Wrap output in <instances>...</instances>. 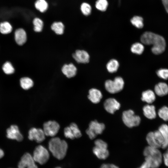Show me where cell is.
Segmentation results:
<instances>
[{"mask_svg":"<svg viewBox=\"0 0 168 168\" xmlns=\"http://www.w3.org/2000/svg\"><path fill=\"white\" fill-rule=\"evenodd\" d=\"M141 42L145 45H152V51L158 55L164 52L166 47L164 38L161 36L153 32L147 31L143 33L140 38Z\"/></svg>","mask_w":168,"mask_h":168,"instance_id":"1","label":"cell"},{"mask_svg":"<svg viewBox=\"0 0 168 168\" xmlns=\"http://www.w3.org/2000/svg\"><path fill=\"white\" fill-rule=\"evenodd\" d=\"M67 142L58 137H53L49 142V148L53 156L59 160L63 159L67 152Z\"/></svg>","mask_w":168,"mask_h":168,"instance_id":"2","label":"cell"},{"mask_svg":"<svg viewBox=\"0 0 168 168\" xmlns=\"http://www.w3.org/2000/svg\"><path fill=\"white\" fill-rule=\"evenodd\" d=\"M143 155L145 161L149 164L151 168H158L163 161L162 155L159 149L149 146L144 149Z\"/></svg>","mask_w":168,"mask_h":168,"instance_id":"3","label":"cell"},{"mask_svg":"<svg viewBox=\"0 0 168 168\" xmlns=\"http://www.w3.org/2000/svg\"><path fill=\"white\" fill-rule=\"evenodd\" d=\"M94 143L95 146L93 149L94 154L99 159L105 160L107 158L109 154L107 143L100 139L96 140Z\"/></svg>","mask_w":168,"mask_h":168,"instance_id":"4","label":"cell"},{"mask_svg":"<svg viewBox=\"0 0 168 168\" xmlns=\"http://www.w3.org/2000/svg\"><path fill=\"white\" fill-rule=\"evenodd\" d=\"M105 85L107 91L110 93L114 94L120 91L123 89L124 82L121 77H117L113 80H106Z\"/></svg>","mask_w":168,"mask_h":168,"instance_id":"5","label":"cell"},{"mask_svg":"<svg viewBox=\"0 0 168 168\" xmlns=\"http://www.w3.org/2000/svg\"><path fill=\"white\" fill-rule=\"evenodd\" d=\"M122 118L124 124L129 128L138 126L141 122L140 117L135 115L134 111L131 110L124 111Z\"/></svg>","mask_w":168,"mask_h":168,"instance_id":"6","label":"cell"},{"mask_svg":"<svg viewBox=\"0 0 168 168\" xmlns=\"http://www.w3.org/2000/svg\"><path fill=\"white\" fill-rule=\"evenodd\" d=\"M33 157L35 162L43 165L46 163L49 159V155L48 151L45 147L39 145L35 148Z\"/></svg>","mask_w":168,"mask_h":168,"instance_id":"7","label":"cell"},{"mask_svg":"<svg viewBox=\"0 0 168 168\" xmlns=\"http://www.w3.org/2000/svg\"><path fill=\"white\" fill-rule=\"evenodd\" d=\"M105 127V125L103 123H99L96 120L91 121L86 130V133L90 139H93L97 135L102 133Z\"/></svg>","mask_w":168,"mask_h":168,"instance_id":"8","label":"cell"},{"mask_svg":"<svg viewBox=\"0 0 168 168\" xmlns=\"http://www.w3.org/2000/svg\"><path fill=\"white\" fill-rule=\"evenodd\" d=\"M58 123L55 121H49L43 125V130L45 136L52 137L58 133L60 128Z\"/></svg>","mask_w":168,"mask_h":168,"instance_id":"9","label":"cell"},{"mask_svg":"<svg viewBox=\"0 0 168 168\" xmlns=\"http://www.w3.org/2000/svg\"><path fill=\"white\" fill-rule=\"evenodd\" d=\"M33 156L26 153L21 157L18 165V168H38Z\"/></svg>","mask_w":168,"mask_h":168,"instance_id":"10","label":"cell"},{"mask_svg":"<svg viewBox=\"0 0 168 168\" xmlns=\"http://www.w3.org/2000/svg\"><path fill=\"white\" fill-rule=\"evenodd\" d=\"M45 135L43 129L40 128H32L28 132V138L30 140H35L38 143H40L45 139Z\"/></svg>","mask_w":168,"mask_h":168,"instance_id":"11","label":"cell"},{"mask_svg":"<svg viewBox=\"0 0 168 168\" xmlns=\"http://www.w3.org/2000/svg\"><path fill=\"white\" fill-rule=\"evenodd\" d=\"M120 106V103L115 99L109 98L106 99L104 103V107L108 112L113 114Z\"/></svg>","mask_w":168,"mask_h":168,"instance_id":"12","label":"cell"},{"mask_svg":"<svg viewBox=\"0 0 168 168\" xmlns=\"http://www.w3.org/2000/svg\"><path fill=\"white\" fill-rule=\"evenodd\" d=\"M7 137L8 138L16 140L18 141H21L23 137L20 133L18 126L12 125L7 130Z\"/></svg>","mask_w":168,"mask_h":168,"instance_id":"13","label":"cell"},{"mask_svg":"<svg viewBox=\"0 0 168 168\" xmlns=\"http://www.w3.org/2000/svg\"><path fill=\"white\" fill-rule=\"evenodd\" d=\"M75 61L79 63H86L89 62L90 56L88 53L84 50H77L72 54Z\"/></svg>","mask_w":168,"mask_h":168,"instance_id":"14","label":"cell"},{"mask_svg":"<svg viewBox=\"0 0 168 168\" xmlns=\"http://www.w3.org/2000/svg\"><path fill=\"white\" fill-rule=\"evenodd\" d=\"M15 38L16 43L20 45L25 44L27 40L26 34L22 28H19L15 32Z\"/></svg>","mask_w":168,"mask_h":168,"instance_id":"15","label":"cell"},{"mask_svg":"<svg viewBox=\"0 0 168 168\" xmlns=\"http://www.w3.org/2000/svg\"><path fill=\"white\" fill-rule=\"evenodd\" d=\"M88 97L92 102L97 104L100 102L102 97V95L100 90L95 88H92L89 90Z\"/></svg>","mask_w":168,"mask_h":168,"instance_id":"16","label":"cell"},{"mask_svg":"<svg viewBox=\"0 0 168 168\" xmlns=\"http://www.w3.org/2000/svg\"><path fill=\"white\" fill-rule=\"evenodd\" d=\"M62 71L67 77L70 78L76 75L77 69L74 64L71 63L64 65L62 68Z\"/></svg>","mask_w":168,"mask_h":168,"instance_id":"17","label":"cell"},{"mask_svg":"<svg viewBox=\"0 0 168 168\" xmlns=\"http://www.w3.org/2000/svg\"><path fill=\"white\" fill-rule=\"evenodd\" d=\"M154 90L156 94L158 96H165L168 94V86L165 82H159L155 86Z\"/></svg>","mask_w":168,"mask_h":168,"instance_id":"18","label":"cell"},{"mask_svg":"<svg viewBox=\"0 0 168 168\" xmlns=\"http://www.w3.org/2000/svg\"><path fill=\"white\" fill-rule=\"evenodd\" d=\"M143 114L147 118L152 119L156 117V112L154 106L152 105H147L143 108Z\"/></svg>","mask_w":168,"mask_h":168,"instance_id":"19","label":"cell"},{"mask_svg":"<svg viewBox=\"0 0 168 168\" xmlns=\"http://www.w3.org/2000/svg\"><path fill=\"white\" fill-rule=\"evenodd\" d=\"M164 140V144L161 148L165 149L168 147V126L165 124L161 125L158 128Z\"/></svg>","mask_w":168,"mask_h":168,"instance_id":"20","label":"cell"},{"mask_svg":"<svg viewBox=\"0 0 168 168\" xmlns=\"http://www.w3.org/2000/svg\"><path fill=\"white\" fill-rule=\"evenodd\" d=\"M141 100L148 104H151L155 100L156 96L154 92L151 90H148L142 92Z\"/></svg>","mask_w":168,"mask_h":168,"instance_id":"21","label":"cell"},{"mask_svg":"<svg viewBox=\"0 0 168 168\" xmlns=\"http://www.w3.org/2000/svg\"><path fill=\"white\" fill-rule=\"evenodd\" d=\"M69 133L74 139L75 138H79L82 136V133L78 126L75 123H72L68 126Z\"/></svg>","mask_w":168,"mask_h":168,"instance_id":"22","label":"cell"},{"mask_svg":"<svg viewBox=\"0 0 168 168\" xmlns=\"http://www.w3.org/2000/svg\"><path fill=\"white\" fill-rule=\"evenodd\" d=\"M146 139L149 146L159 149L161 148L154 138L153 132L149 133L147 135Z\"/></svg>","mask_w":168,"mask_h":168,"instance_id":"23","label":"cell"},{"mask_svg":"<svg viewBox=\"0 0 168 168\" xmlns=\"http://www.w3.org/2000/svg\"><path fill=\"white\" fill-rule=\"evenodd\" d=\"M119 66L118 62L116 59H112L108 62L106 68L108 71L110 73L116 72Z\"/></svg>","mask_w":168,"mask_h":168,"instance_id":"24","label":"cell"},{"mask_svg":"<svg viewBox=\"0 0 168 168\" xmlns=\"http://www.w3.org/2000/svg\"><path fill=\"white\" fill-rule=\"evenodd\" d=\"M21 87L24 90H28L32 87L34 85L33 81L28 77L21 78L20 80Z\"/></svg>","mask_w":168,"mask_h":168,"instance_id":"25","label":"cell"},{"mask_svg":"<svg viewBox=\"0 0 168 168\" xmlns=\"http://www.w3.org/2000/svg\"><path fill=\"white\" fill-rule=\"evenodd\" d=\"M64 26L61 22H55L51 26V28L57 34L61 35L64 32Z\"/></svg>","mask_w":168,"mask_h":168,"instance_id":"26","label":"cell"},{"mask_svg":"<svg viewBox=\"0 0 168 168\" xmlns=\"http://www.w3.org/2000/svg\"><path fill=\"white\" fill-rule=\"evenodd\" d=\"M12 27L10 23L4 21L0 23V32L3 34H7L11 33Z\"/></svg>","mask_w":168,"mask_h":168,"instance_id":"27","label":"cell"},{"mask_svg":"<svg viewBox=\"0 0 168 168\" xmlns=\"http://www.w3.org/2000/svg\"><path fill=\"white\" fill-rule=\"evenodd\" d=\"M144 49V47L143 44L139 42L133 44L131 48V50L132 53L138 55L142 54Z\"/></svg>","mask_w":168,"mask_h":168,"instance_id":"28","label":"cell"},{"mask_svg":"<svg viewBox=\"0 0 168 168\" xmlns=\"http://www.w3.org/2000/svg\"><path fill=\"white\" fill-rule=\"evenodd\" d=\"M35 7L37 10L43 12L47 9L48 4L45 0H37L35 3Z\"/></svg>","mask_w":168,"mask_h":168,"instance_id":"29","label":"cell"},{"mask_svg":"<svg viewBox=\"0 0 168 168\" xmlns=\"http://www.w3.org/2000/svg\"><path fill=\"white\" fill-rule=\"evenodd\" d=\"M130 21L133 25L138 28H142L143 26V19L140 16H134L131 19Z\"/></svg>","mask_w":168,"mask_h":168,"instance_id":"30","label":"cell"},{"mask_svg":"<svg viewBox=\"0 0 168 168\" xmlns=\"http://www.w3.org/2000/svg\"><path fill=\"white\" fill-rule=\"evenodd\" d=\"M34 30L36 32H40L43 29V23L42 21L38 18H34L33 21Z\"/></svg>","mask_w":168,"mask_h":168,"instance_id":"31","label":"cell"},{"mask_svg":"<svg viewBox=\"0 0 168 168\" xmlns=\"http://www.w3.org/2000/svg\"><path fill=\"white\" fill-rule=\"evenodd\" d=\"M158 114L159 117L165 121H168V107L164 106L159 110Z\"/></svg>","mask_w":168,"mask_h":168,"instance_id":"32","label":"cell"},{"mask_svg":"<svg viewBox=\"0 0 168 168\" xmlns=\"http://www.w3.org/2000/svg\"><path fill=\"white\" fill-rule=\"evenodd\" d=\"M108 6V2L107 0H97L95 4L96 8L101 11H105Z\"/></svg>","mask_w":168,"mask_h":168,"instance_id":"33","label":"cell"},{"mask_svg":"<svg viewBox=\"0 0 168 168\" xmlns=\"http://www.w3.org/2000/svg\"><path fill=\"white\" fill-rule=\"evenodd\" d=\"M2 68L4 73L7 74H12L15 71L12 65L9 62H7L4 64Z\"/></svg>","mask_w":168,"mask_h":168,"instance_id":"34","label":"cell"},{"mask_svg":"<svg viewBox=\"0 0 168 168\" xmlns=\"http://www.w3.org/2000/svg\"><path fill=\"white\" fill-rule=\"evenodd\" d=\"M81 10L84 15L88 16L91 13V8L90 4L84 2L81 5Z\"/></svg>","mask_w":168,"mask_h":168,"instance_id":"35","label":"cell"},{"mask_svg":"<svg viewBox=\"0 0 168 168\" xmlns=\"http://www.w3.org/2000/svg\"><path fill=\"white\" fill-rule=\"evenodd\" d=\"M158 76L163 79H168V69L166 68H160L156 72Z\"/></svg>","mask_w":168,"mask_h":168,"instance_id":"36","label":"cell"},{"mask_svg":"<svg viewBox=\"0 0 168 168\" xmlns=\"http://www.w3.org/2000/svg\"><path fill=\"white\" fill-rule=\"evenodd\" d=\"M153 133L156 141L162 148L164 144V140L161 132L158 130L153 132Z\"/></svg>","mask_w":168,"mask_h":168,"instance_id":"37","label":"cell"},{"mask_svg":"<svg viewBox=\"0 0 168 168\" xmlns=\"http://www.w3.org/2000/svg\"><path fill=\"white\" fill-rule=\"evenodd\" d=\"M162 158L165 165L168 167V148L162 155Z\"/></svg>","mask_w":168,"mask_h":168,"instance_id":"38","label":"cell"},{"mask_svg":"<svg viewBox=\"0 0 168 168\" xmlns=\"http://www.w3.org/2000/svg\"><path fill=\"white\" fill-rule=\"evenodd\" d=\"M100 168H119L118 167L113 164H104Z\"/></svg>","mask_w":168,"mask_h":168,"instance_id":"39","label":"cell"},{"mask_svg":"<svg viewBox=\"0 0 168 168\" xmlns=\"http://www.w3.org/2000/svg\"><path fill=\"white\" fill-rule=\"evenodd\" d=\"M138 168H151L149 164L148 163L145 161L141 165V166Z\"/></svg>","mask_w":168,"mask_h":168,"instance_id":"40","label":"cell"},{"mask_svg":"<svg viewBox=\"0 0 168 168\" xmlns=\"http://www.w3.org/2000/svg\"><path fill=\"white\" fill-rule=\"evenodd\" d=\"M165 9L168 13V0H161Z\"/></svg>","mask_w":168,"mask_h":168,"instance_id":"41","label":"cell"},{"mask_svg":"<svg viewBox=\"0 0 168 168\" xmlns=\"http://www.w3.org/2000/svg\"><path fill=\"white\" fill-rule=\"evenodd\" d=\"M4 155V152L3 151L0 149V159L2 158Z\"/></svg>","mask_w":168,"mask_h":168,"instance_id":"42","label":"cell"},{"mask_svg":"<svg viewBox=\"0 0 168 168\" xmlns=\"http://www.w3.org/2000/svg\"><path fill=\"white\" fill-rule=\"evenodd\" d=\"M55 168H61L60 167H56Z\"/></svg>","mask_w":168,"mask_h":168,"instance_id":"43","label":"cell"}]
</instances>
